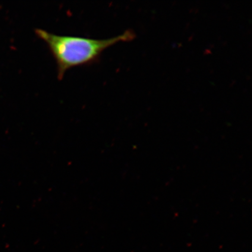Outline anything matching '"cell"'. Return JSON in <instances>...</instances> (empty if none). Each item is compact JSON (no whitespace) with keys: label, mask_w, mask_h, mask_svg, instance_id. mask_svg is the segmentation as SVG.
<instances>
[{"label":"cell","mask_w":252,"mask_h":252,"mask_svg":"<svg viewBox=\"0 0 252 252\" xmlns=\"http://www.w3.org/2000/svg\"><path fill=\"white\" fill-rule=\"evenodd\" d=\"M35 33L46 44L55 59L59 80H62L69 69L93 64L109 47L120 42H128L135 37L130 30L119 36L104 39L59 35L39 28L35 30Z\"/></svg>","instance_id":"6da1fadb"}]
</instances>
